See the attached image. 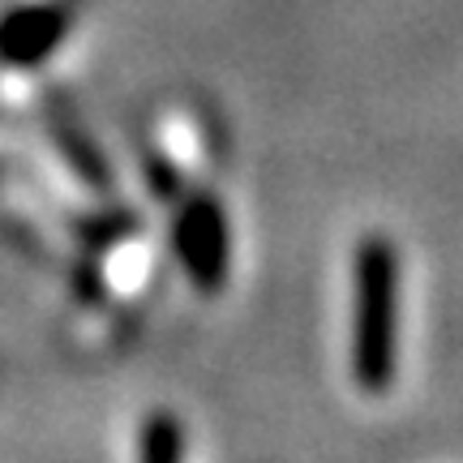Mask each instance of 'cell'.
<instances>
[{"label": "cell", "mask_w": 463, "mask_h": 463, "mask_svg": "<svg viewBox=\"0 0 463 463\" xmlns=\"http://www.w3.org/2000/svg\"><path fill=\"white\" fill-rule=\"evenodd\" d=\"M395 249L386 236H369L356 253V378L364 391H386L395 373Z\"/></svg>", "instance_id": "obj_1"}]
</instances>
